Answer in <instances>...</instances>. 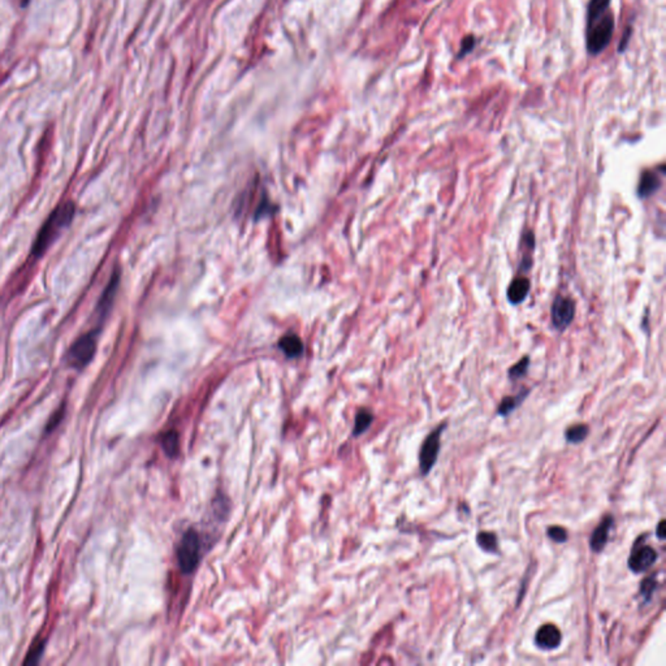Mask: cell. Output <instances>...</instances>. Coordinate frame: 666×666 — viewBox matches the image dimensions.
<instances>
[{
    "label": "cell",
    "instance_id": "obj_4",
    "mask_svg": "<svg viewBox=\"0 0 666 666\" xmlns=\"http://www.w3.org/2000/svg\"><path fill=\"white\" fill-rule=\"evenodd\" d=\"M445 427H447V423L440 424L424 439L421 452H419V469L422 475H428L438 461L440 448H441V435L445 430Z\"/></svg>",
    "mask_w": 666,
    "mask_h": 666
},
{
    "label": "cell",
    "instance_id": "obj_10",
    "mask_svg": "<svg viewBox=\"0 0 666 666\" xmlns=\"http://www.w3.org/2000/svg\"><path fill=\"white\" fill-rule=\"evenodd\" d=\"M119 280H120V275H119V273H115L112 278H111L110 284L107 285V288L105 289L103 295L99 300L98 306H97V314H98L99 318H105L108 314V311L111 310V306L114 303L115 295H116V290L119 288Z\"/></svg>",
    "mask_w": 666,
    "mask_h": 666
},
{
    "label": "cell",
    "instance_id": "obj_13",
    "mask_svg": "<svg viewBox=\"0 0 666 666\" xmlns=\"http://www.w3.org/2000/svg\"><path fill=\"white\" fill-rule=\"evenodd\" d=\"M279 347L290 358L301 356V353L303 352L302 341L297 334H293V333L284 336L279 342Z\"/></svg>",
    "mask_w": 666,
    "mask_h": 666
},
{
    "label": "cell",
    "instance_id": "obj_6",
    "mask_svg": "<svg viewBox=\"0 0 666 666\" xmlns=\"http://www.w3.org/2000/svg\"><path fill=\"white\" fill-rule=\"evenodd\" d=\"M576 315V305L571 298L559 295L552 306V323L559 331H564L573 322Z\"/></svg>",
    "mask_w": 666,
    "mask_h": 666
},
{
    "label": "cell",
    "instance_id": "obj_1",
    "mask_svg": "<svg viewBox=\"0 0 666 666\" xmlns=\"http://www.w3.org/2000/svg\"><path fill=\"white\" fill-rule=\"evenodd\" d=\"M610 3L612 0H590L588 3L586 46L593 56L603 53L613 38L615 23Z\"/></svg>",
    "mask_w": 666,
    "mask_h": 666
},
{
    "label": "cell",
    "instance_id": "obj_21",
    "mask_svg": "<svg viewBox=\"0 0 666 666\" xmlns=\"http://www.w3.org/2000/svg\"><path fill=\"white\" fill-rule=\"evenodd\" d=\"M45 640H38V642H36V643L33 644L23 662H25L26 665H28V664H37L39 659H41V656H42V653L45 651Z\"/></svg>",
    "mask_w": 666,
    "mask_h": 666
},
{
    "label": "cell",
    "instance_id": "obj_24",
    "mask_svg": "<svg viewBox=\"0 0 666 666\" xmlns=\"http://www.w3.org/2000/svg\"><path fill=\"white\" fill-rule=\"evenodd\" d=\"M631 34H633V28H631V25H630L628 29H626V31L623 33V36H622L621 43H620V47H618L620 53H623V50L628 47V39L631 37Z\"/></svg>",
    "mask_w": 666,
    "mask_h": 666
},
{
    "label": "cell",
    "instance_id": "obj_22",
    "mask_svg": "<svg viewBox=\"0 0 666 666\" xmlns=\"http://www.w3.org/2000/svg\"><path fill=\"white\" fill-rule=\"evenodd\" d=\"M546 534H548V538L552 539L554 543H565L569 538L568 531L561 526L549 527Z\"/></svg>",
    "mask_w": 666,
    "mask_h": 666
},
{
    "label": "cell",
    "instance_id": "obj_15",
    "mask_svg": "<svg viewBox=\"0 0 666 666\" xmlns=\"http://www.w3.org/2000/svg\"><path fill=\"white\" fill-rule=\"evenodd\" d=\"M590 433V428L587 424H573L565 431V439L570 444H579L586 440Z\"/></svg>",
    "mask_w": 666,
    "mask_h": 666
},
{
    "label": "cell",
    "instance_id": "obj_19",
    "mask_svg": "<svg viewBox=\"0 0 666 666\" xmlns=\"http://www.w3.org/2000/svg\"><path fill=\"white\" fill-rule=\"evenodd\" d=\"M529 366H530V359H529V356H524L518 364H515L513 367L509 369L507 376L512 380H518V379L523 378L527 374Z\"/></svg>",
    "mask_w": 666,
    "mask_h": 666
},
{
    "label": "cell",
    "instance_id": "obj_16",
    "mask_svg": "<svg viewBox=\"0 0 666 666\" xmlns=\"http://www.w3.org/2000/svg\"><path fill=\"white\" fill-rule=\"evenodd\" d=\"M477 543L483 551L490 553H496L499 549V540L496 534L482 531L477 535Z\"/></svg>",
    "mask_w": 666,
    "mask_h": 666
},
{
    "label": "cell",
    "instance_id": "obj_17",
    "mask_svg": "<svg viewBox=\"0 0 666 666\" xmlns=\"http://www.w3.org/2000/svg\"><path fill=\"white\" fill-rule=\"evenodd\" d=\"M372 421H374V416H372L371 411H369V410L366 409L361 410V411L356 414V424H354V435L364 433V432L370 427Z\"/></svg>",
    "mask_w": 666,
    "mask_h": 666
},
{
    "label": "cell",
    "instance_id": "obj_18",
    "mask_svg": "<svg viewBox=\"0 0 666 666\" xmlns=\"http://www.w3.org/2000/svg\"><path fill=\"white\" fill-rule=\"evenodd\" d=\"M657 588V578L653 574V576H647L645 579L642 581V584H640V595L643 596L645 601H650L655 591Z\"/></svg>",
    "mask_w": 666,
    "mask_h": 666
},
{
    "label": "cell",
    "instance_id": "obj_7",
    "mask_svg": "<svg viewBox=\"0 0 666 666\" xmlns=\"http://www.w3.org/2000/svg\"><path fill=\"white\" fill-rule=\"evenodd\" d=\"M657 559L659 554L650 545L636 546L628 559V569L635 574H642L650 570Z\"/></svg>",
    "mask_w": 666,
    "mask_h": 666
},
{
    "label": "cell",
    "instance_id": "obj_23",
    "mask_svg": "<svg viewBox=\"0 0 666 666\" xmlns=\"http://www.w3.org/2000/svg\"><path fill=\"white\" fill-rule=\"evenodd\" d=\"M477 45V39L474 36H466L465 38L462 39L461 42V48L458 51V59H462L465 58L467 53H471L474 50V47Z\"/></svg>",
    "mask_w": 666,
    "mask_h": 666
},
{
    "label": "cell",
    "instance_id": "obj_11",
    "mask_svg": "<svg viewBox=\"0 0 666 666\" xmlns=\"http://www.w3.org/2000/svg\"><path fill=\"white\" fill-rule=\"evenodd\" d=\"M530 280L527 278H517L507 288V300L513 305H519L530 293Z\"/></svg>",
    "mask_w": 666,
    "mask_h": 666
},
{
    "label": "cell",
    "instance_id": "obj_14",
    "mask_svg": "<svg viewBox=\"0 0 666 666\" xmlns=\"http://www.w3.org/2000/svg\"><path fill=\"white\" fill-rule=\"evenodd\" d=\"M530 393L529 389H524L521 393L517 394V396H509V397H505L502 398V401L499 405L497 408V414L501 416H509L514 411L521 403H522L523 400L527 397V394Z\"/></svg>",
    "mask_w": 666,
    "mask_h": 666
},
{
    "label": "cell",
    "instance_id": "obj_8",
    "mask_svg": "<svg viewBox=\"0 0 666 666\" xmlns=\"http://www.w3.org/2000/svg\"><path fill=\"white\" fill-rule=\"evenodd\" d=\"M561 642H562V634H561L560 628L552 623H545L536 631L535 643L539 648L544 651H552L559 648Z\"/></svg>",
    "mask_w": 666,
    "mask_h": 666
},
{
    "label": "cell",
    "instance_id": "obj_12",
    "mask_svg": "<svg viewBox=\"0 0 666 666\" xmlns=\"http://www.w3.org/2000/svg\"><path fill=\"white\" fill-rule=\"evenodd\" d=\"M661 188V180L655 172H644L639 182L638 194L640 198H648L653 196Z\"/></svg>",
    "mask_w": 666,
    "mask_h": 666
},
{
    "label": "cell",
    "instance_id": "obj_5",
    "mask_svg": "<svg viewBox=\"0 0 666 666\" xmlns=\"http://www.w3.org/2000/svg\"><path fill=\"white\" fill-rule=\"evenodd\" d=\"M179 564L185 574H189L197 566L201 559V540L196 531L190 530L182 536L179 546Z\"/></svg>",
    "mask_w": 666,
    "mask_h": 666
},
{
    "label": "cell",
    "instance_id": "obj_25",
    "mask_svg": "<svg viewBox=\"0 0 666 666\" xmlns=\"http://www.w3.org/2000/svg\"><path fill=\"white\" fill-rule=\"evenodd\" d=\"M656 535L660 540H664L665 539V521H660L659 524H657V529H656Z\"/></svg>",
    "mask_w": 666,
    "mask_h": 666
},
{
    "label": "cell",
    "instance_id": "obj_20",
    "mask_svg": "<svg viewBox=\"0 0 666 666\" xmlns=\"http://www.w3.org/2000/svg\"><path fill=\"white\" fill-rule=\"evenodd\" d=\"M163 448L168 455H174L179 452V436L176 432H168L163 436Z\"/></svg>",
    "mask_w": 666,
    "mask_h": 666
},
{
    "label": "cell",
    "instance_id": "obj_3",
    "mask_svg": "<svg viewBox=\"0 0 666 666\" xmlns=\"http://www.w3.org/2000/svg\"><path fill=\"white\" fill-rule=\"evenodd\" d=\"M98 333V329H92L90 332L80 336L75 341L67 354L69 366H72L76 370H83L90 364L97 350Z\"/></svg>",
    "mask_w": 666,
    "mask_h": 666
},
{
    "label": "cell",
    "instance_id": "obj_9",
    "mask_svg": "<svg viewBox=\"0 0 666 666\" xmlns=\"http://www.w3.org/2000/svg\"><path fill=\"white\" fill-rule=\"evenodd\" d=\"M613 524V515L606 514L598 527L591 534L590 546L592 552L600 553L606 548Z\"/></svg>",
    "mask_w": 666,
    "mask_h": 666
},
{
    "label": "cell",
    "instance_id": "obj_2",
    "mask_svg": "<svg viewBox=\"0 0 666 666\" xmlns=\"http://www.w3.org/2000/svg\"><path fill=\"white\" fill-rule=\"evenodd\" d=\"M75 213H76V206L72 202H65L63 205L58 206L41 228L38 236L33 245L31 255L34 258L42 257L48 248L58 240L61 232L65 228L69 227V224L75 218Z\"/></svg>",
    "mask_w": 666,
    "mask_h": 666
}]
</instances>
